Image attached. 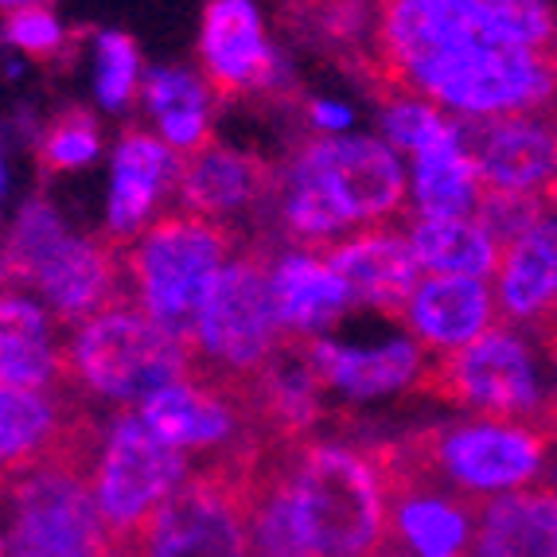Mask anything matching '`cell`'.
Returning <instances> with one entry per match:
<instances>
[{
	"label": "cell",
	"mask_w": 557,
	"mask_h": 557,
	"mask_svg": "<svg viewBox=\"0 0 557 557\" xmlns=\"http://www.w3.org/2000/svg\"><path fill=\"white\" fill-rule=\"evenodd\" d=\"M94 456L98 448L55 456L0 487L9 503L4 557H113L90 495Z\"/></svg>",
	"instance_id": "obj_10"
},
{
	"label": "cell",
	"mask_w": 557,
	"mask_h": 557,
	"mask_svg": "<svg viewBox=\"0 0 557 557\" xmlns=\"http://www.w3.org/2000/svg\"><path fill=\"white\" fill-rule=\"evenodd\" d=\"M4 39L12 47H20V51H28L32 59H51L63 51V28L44 4L12 9L9 20H4Z\"/></svg>",
	"instance_id": "obj_31"
},
{
	"label": "cell",
	"mask_w": 557,
	"mask_h": 557,
	"mask_svg": "<svg viewBox=\"0 0 557 557\" xmlns=\"http://www.w3.org/2000/svg\"><path fill=\"white\" fill-rule=\"evenodd\" d=\"M98 145H102V133H98V121L86 110H71L63 117H55L44 129L36 145V157L44 172H71V168H83L98 157Z\"/></svg>",
	"instance_id": "obj_29"
},
{
	"label": "cell",
	"mask_w": 557,
	"mask_h": 557,
	"mask_svg": "<svg viewBox=\"0 0 557 557\" xmlns=\"http://www.w3.org/2000/svg\"><path fill=\"white\" fill-rule=\"evenodd\" d=\"M317 258L344 281L351 300H362V305L379 308L394 320H401L406 300L413 297V288L421 281L409 238L401 231H391V226L351 231L347 238L320 246Z\"/></svg>",
	"instance_id": "obj_18"
},
{
	"label": "cell",
	"mask_w": 557,
	"mask_h": 557,
	"mask_svg": "<svg viewBox=\"0 0 557 557\" xmlns=\"http://www.w3.org/2000/svg\"><path fill=\"white\" fill-rule=\"evenodd\" d=\"M460 145L475 164L480 191L554 199V110L465 117Z\"/></svg>",
	"instance_id": "obj_13"
},
{
	"label": "cell",
	"mask_w": 557,
	"mask_h": 557,
	"mask_svg": "<svg viewBox=\"0 0 557 557\" xmlns=\"http://www.w3.org/2000/svg\"><path fill=\"white\" fill-rule=\"evenodd\" d=\"M265 253L242 250L214 273L187 339V379L207 386H246L277 351L281 327Z\"/></svg>",
	"instance_id": "obj_8"
},
{
	"label": "cell",
	"mask_w": 557,
	"mask_h": 557,
	"mask_svg": "<svg viewBox=\"0 0 557 557\" xmlns=\"http://www.w3.org/2000/svg\"><path fill=\"white\" fill-rule=\"evenodd\" d=\"M277 327L288 335H320L355 305L351 293L317 253H288L270 273Z\"/></svg>",
	"instance_id": "obj_23"
},
{
	"label": "cell",
	"mask_w": 557,
	"mask_h": 557,
	"mask_svg": "<svg viewBox=\"0 0 557 557\" xmlns=\"http://www.w3.org/2000/svg\"><path fill=\"white\" fill-rule=\"evenodd\" d=\"M145 102L157 117L160 133L180 157L196 152L211 140V110H207V86L187 71H157L145 83Z\"/></svg>",
	"instance_id": "obj_27"
},
{
	"label": "cell",
	"mask_w": 557,
	"mask_h": 557,
	"mask_svg": "<svg viewBox=\"0 0 557 557\" xmlns=\"http://www.w3.org/2000/svg\"><path fill=\"white\" fill-rule=\"evenodd\" d=\"M0 557H4V534H0Z\"/></svg>",
	"instance_id": "obj_35"
},
{
	"label": "cell",
	"mask_w": 557,
	"mask_h": 557,
	"mask_svg": "<svg viewBox=\"0 0 557 557\" xmlns=\"http://www.w3.org/2000/svg\"><path fill=\"white\" fill-rule=\"evenodd\" d=\"M0 184H4V168H0Z\"/></svg>",
	"instance_id": "obj_36"
},
{
	"label": "cell",
	"mask_w": 557,
	"mask_h": 557,
	"mask_svg": "<svg viewBox=\"0 0 557 557\" xmlns=\"http://www.w3.org/2000/svg\"><path fill=\"white\" fill-rule=\"evenodd\" d=\"M409 391L472 409L475 418L554 425V401L539 379V347L511 324L487 327L456 351H421Z\"/></svg>",
	"instance_id": "obj_7"
},
{
	"label": "cell",
	"mask_w": 557,
	"mask_h": 557,
	"mask_svg": "<svg viewBox=\"0 0 557 557\" xmlns=\"http://www.w3.org/2000/svg\"><path fill=\"white\" fill-rule=\"evenodd\" d=\"M379 557H394V554H379Z\"/></svg>",
	"instance_id": "obj_37"
},
{
	"label": "cell",
	"mask_w": 557,
	"mask_h": 557,
	"mask_svg": "<svg viewBox=\"0 0 557 557\" xmlns=\"http://www.w3.org/2000/svg\"><path fill=\"white\" fill-rule=\"evenodd\" d=\"M273 184H277V172L265 160L211 137L196 152L176 160L172 191L180 199V211L226 223L234 214H253L273 203Z\"/></svg>",
	"instance_id": "obj_17"
},
{
	"label": "cell",
	"mask_w": 557,
	"mask_h": 557,
	"mask_svg": "<svg viewBox=\"0 0 557 557\" xmlns=\"http://www.w3.org/2000/svg\"><path fill=\"white\" fill-rule=\"evenodd\" d=\"M250 453L219 456L187 472L113 557H258L242 495V460Z\"/></svg>",
	"instance_id": "obj_11"
},
{
	"label": "cell",
	"mask_w": 557,
	"mask_h": 557,
	"mask_svg": "<svg viewBox=\"0 0 557 557\" xmlns=\"http://www.w3.org/2000/svg\"><path fill=\"white\" fill-rule=\"evenodd\" d=\"M472 557H557L554 483L483 499L475 515Z\"/></svg>",
	"instance_id": "obj_20"
},
{
	"label": "cell",
	"mask_w": 557,
	"mask_h": 557,
	"mask_svg": "<svg viewBox=\"0 0 557 557\" xmlns=\"http://www.w3.org/2000/svg\"><path fill=\"white\" fill-rule=\"evenodd\" d=\"M187 379V351L137 305L113 300L59 344V386L75 398L145 401Z\"/></svg>",
	"instance_id": "obj_5"
},
{
	"label": "cell",
	"mask_w": 557,
	"mask_h": 557,
	"mask_svg": "<svg viewBox=\"0 0 557 557\" xmlns=\"http://www.w3.org/2000/svg\"><path fill=\"white\" fill-rule=\"evenodd\" d=\"M495 312L503 324L542 339L554 351V305H557V246L554 214L515 234L495 258Z\"/></svg>",
	"instance_id": "obj_16"
},
{
	"label": "cell",
	"mask_w": 557,
	"mask_h": 557,
	"mask_svg": "<svg viewBox=\"0 0 557 557\" xmlns=\"http://www.w3.org/2000/svg\"><path fill=\"white\" fill-rule=\"evenodd\" d=\"M409 250L418 270L433 277H475L495 273L499 246L475 219H429L421 214L409 231Z\"/></svg>",
	"instance_id": "obj_25"
},
{
	"label": "cell",
	"mask_w": 557,
	"mask_h": 557,
	"mask_svg": "<svg viewBox=\"0 0 557 557\" xmlns=\"http://www.w3.org/2000/svg\"><path fill=\"white\" fill-rule=\"evenodd\" d=\"M382 106V129L386 137L406 152H429L441 149V145H453L460 140V121L445 117L437 106L418 102V98H391Z\"/></svg>",
	"instance_id": "obj_28"
},
{
	"label": "cell",
	"mask_w": 557,
	"mask_h": 557,
	"mask_svg": "<svg viewBox=\"0 0 557 557\" xmlns=\"http://www.w3.org/2000/svg\"><path fill=\"white\" fill-rule=\"evenodd\" d=\"M285 234L300 253H317L347 226H382L406 207V176L382 140H300L273 184Z\"/></svg>",
	"instance_id": "obj_3"
},
{
	"label": "cell",
	"mask_w": 557,
	"mask_h": 557,
	"mask_svg": "<svg viewBox=\"0 0 557 557\" xmlns=\"http://www.w3.org/2000/svg\"><path fill=\"white\" fill-rule=\"evenodd\" d=\"M519 39L539 51H554V9L549 0H483Z\"/></svg>",
	"instance_id": "obj_32"
},
{
	"label": "cell",
	"mask_w": 557,
	"mask_h": 557,
	"mask_svg": "<svg viewBox=\"0 0 557 557\" xmlns=\"http://www.w3.org/2000/svg\"><path fill=\"white\" fill-rule=\"evenodd\" d=\"M98 441L102 433L86 413L83 398L63 386L51 391L0 386V487L44 460L98 448Z\"/></svg>",
	"instance_id": "obj_14"
},
{
	"label": "cell",
	"mask_w": 557,
	"mask_h": 557,
	"mask_svg": "<svg viewBox=\"0 0 557 557\" xmlns=\"http://www.w3.org/2000/svg\"><path fill=\"white\" fill-rule=\"evenodd\" d=\"M59 339L44 308L24 297H0V386L51 391L59 386Z\"/></svg>",
	"instance_id": "obj_24"
},
{
	"label": "cell",
	"mask_w": 557,
	"mask_h": 557,
	"mask_svg": "<svg viewBox=\"0 0 557 557\" xmlns=\"http://www.w3.org/2000/svg\"><path fill=\"white\" fill-rule=\"evenodd\" d=\"M413 199L429 219H472L480 207V176L460 140L413 157Z\"/></svg>",
	"instance_id": "obj_26"
},
{
	"label": "cell",
	"mask_w": 557,
	"mask_h": 557,
	"mask_svg": "<svg viewBox=\"0 0 557 557\" xmlns=\"http://www.w3.org/2000/svg\"><path fill=\"white\" fill-rule=\"evenodd\" d=\"M137 44L125 32H106L98 39V94H102V106L125 110L137 94Z\"/></svg>",
	"instance_id": "obj_30"
},
{
	"label": "cell",
	"mask_w": 557,
	"mask_h": 557,
	"mask_svg": "<svg viewBox=\"0 0 557 557\" xmlns=\"http://www.w3.org/2000/svg\"><path fill=\"white\" fill-rule=\"evenodd\" d=\"M0 281L39 288V297L63 327L83 324L113 300H129L121 273V242L71 238L47 203H32L16 219L9 246L0 250Z\"/></svg>",
	"instance_id": "obj_6"
},
{
	"label": "cell",
	"mask_w": 557,
	"mask_h": 557,
	"mask_svg": "<svg viewBox=\"0 0 557 557\" xmlns=\"http://www.w3.org/2000/svg\"><path fill=\"white\" fill-rule=\"evenodd\" d=\"M238 250L231 223L191 211H164L149 231L121 242L125 297L187 347L214 273Z\"/></svg>",
	"instance_id": "obj_4"
},
{
	"label": "cell",
	"mask_w": 557,
	"mask_h": 557,
	"mask_svg": "<svg viewBox=\"0 0 557 557\" xmlns=\"http://www.w3.org/2000/svg\"><path fill=\"white\" fill-rule=\"evenodd\" d=\"M203 55L207 86L219 102H246L265 94H285V71L273 55L253 0H211L203 12Z\"/></svg>",
	"instance_id": "obj_15"
},
{
	"label": "cell",
	"mask_w": 557,
	"mask_h": 557,
	"mask_svg": "<svg viewBox=\"0 0 557 557\" xmlns=\"http://www.w3.org/2000/svg\"><path fill=\"white\" fill-rule=\"evenodd\" d=\"M187 472L184 453L152 437L137 413H117L102 433L90 472V495L110 546H125Z\"/></svg>",
	"instance_id": "obj_12"
},
{
	"label": "cell",
	"mask_w": 557,
	"mask_h": 557,
	"mask_svg": "<svg viewBox=\"0 0 557 557\" xmlns=\"http://www.w3.org/2000/svg\"><path fill=\"white\" fill-rule=\"evenodd\" d=\"M305 359L308 371L317 374L324 398L344 394L351 401H362L409 386L421 367V347L413 339H398V344L374 347V351H355V347H339L332 339L308 335Z\"/></svg>",
	"instance_id": "obj_21"
},
{
	"label": "cell",
	"mask_w": 557,
	"mask_h": 557,
	"mask_svg": "<svg viewBox=\"0 0 557 557\" xmlns=\"http://www.w3.org/2000/svg\"><path fill=\"white\" fill-rule=\"evenodd\" d=\"M242 495L258 557L382 554V483L367 445L317 433L270 441L242 460Z\"/></svg>",
	"instance_id": "obj_2"
},
{
	"label": "cell",
	"mask_w": 557,
	"mask_h": 557,
	"mask_svg": "<svg viewBox=\"0 0 557 557\" xmlns=\"http://www.w3.org/2000/svg\"><path fill=\"white\" fill-rule=\"evenodd\" d=\"M409 460L425 468L433 480L472 499H492L503 492H522L549 480V448L554 425L539 421H492L475 418L460 425L418 429L398 437Z\"/></svg>",
	"instance_id": "obj_9"
},
{
	"label": "cell",
	"mask_w": 557,
	"mask_h": 557,
	"mask_svg": "<svg viewBox=\"0 0 557 557\" xmlns=\"http://www.w3.org/2000/svg\"><path fill=\"white\" fill-rule=\"evenodd\" d=\"M4 9H24V4H36V0H0Z\"/></svg>",
	"instance_id": "obj_34"
},
{
	"label": "cell",
	"mask_w": 557,
	"mask_h": 557,
	"mask_svg": "<svg viewBox=\"0 0 557 557\" xmlns=\"http://www.w3.org/2000/svg\"><path fill=\"white\" fill-rule=\"evenodd\" d=\"M176 152L145 129H125L113 157V191H110V238L129 242L145 231L152 207L176 180Z\"/></svg>",
	"instance_id": "obj_22"
},
{
	"label": "cell",
	"mask_w": 557,
	"mask_h": 557,
	"mask_svg": "<svg viewBox=\"0 0 557 557\" xmlns=\"http://www.w3.org/2000/svg\"><path fill=\"white\" fill-rule=\"evenodd\" d=\"M355 75L379 102L418 98L465 117L549 110L554 51L515 36L483 0H371Z\"/></svg>",
	"instance_id": "obj_1"
},
{
	"label": "cell",
	"mask_w": 557,
	"mask_h": 557,
	"mask_svg": "<svg viewBox=\"0 0 557 557\" xmlns=\"http://www.w3.org/2000/svg\"><path fill=\"white\" fill-rule=\"evenodd\" d=\"M401 320L429 351H456L475 335L495 327V297L487 281L475 277H425L406 300Z\"/></svg>",
	"instance_id": "obj_19"
},
{
	"label": "cell",
	"mask_w": 557,
	"mask_h": 557,
	"mask_svg": "<svg viewBox=\"0 0 557 557\" xmlns=\"http://www.w3.org/2000/svg\"><path fill=\"white\" fill-rule=\"evenodd\" d=\"M308 117H312L317 129H327V133H339L351 125V110H344V106H335V102H312L308 106Z\"/></svg>",
	"instance_id": "obj_33"
}]
</instances>
